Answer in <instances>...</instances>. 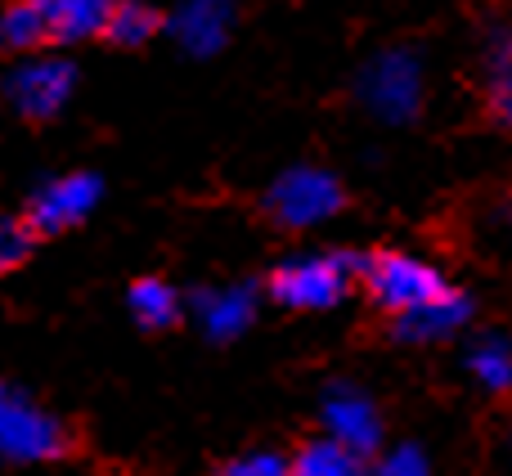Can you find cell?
Masks as SVG:
<instances>
[{"mask_svg":"<svg viewBox=\"0 0 512 476\" xmlns=\"http://www.w3.org/2000/svg\"><path fill=\"white\" fill-rule=\"evenodd\" d=\"M351 203H355L351 189L333 171L292 167L256 198L252 212H256V225H265V230L279 238H292V234H306L315 225H324L328 216H342Z\"/></svg>","mask_w":512,"mask_h":476,"instance_id":"7a4b0ae2","label":"cell"},{"mask_svg":"<svg viewBox=\"0 0 512 476\" xmlns=\"http://www.w3.org/2000/svg\"><path fill=\"white\" fill-rule=\"evenodd\" d=\"M265 297L279 301L283 310H328L355 292L351 283V252H328V256H306V261H283L265 270L261 279Z\"/></svg>","mask_w":512,"mask_h":476,"instance_id":"3957f363","label":"cell"},{"mask_svg":"<svg viewBox=\"0 0 512 476\" xmlns=\"http://www.w3.org/2000/svg\"><path fill=\"white\" fill-rule=\"evenodd\" d=\"M468 86H472V113H477L472 126L512 140V27H495L486 36Z\"/></svg>","mask_w":512,"mask_h":476,"instance_id":"5b68a950","label":"cell"},{"mask_svg":"<svg viewBox=\"0 0 512 476\" xmlns=\"http://www.w3.org/2000/svg\"><path fill=\"white\" fill-rule=\"evenodd\" d=\"M351 283L369 301V328H387L427 306H441L459 292L441 279V270L396 252V247H369V252L351 256Z\"/></svg>","mask_w":512,"mask_h":476,"instance_id":"6da1fadb","label":"cell"},{"mask_svg":"<svg viewBox=\"0 0 512 476\" xmlns=\"http://www.w3.org/2000/svg\"><path fill=\"white\" fill-rule=\"evenodd\" d=\"M167 23L171 18L153 5H108V23H104V36H99V41L135 50V45H149Z\"/></svg>","mask_w":512,"mask_h":476,"instance_id":"7c38bea8","label":"cell"},{"mask_svg":"<svg viewBox=\"0 0 512 476\" xmlns=\"http://www.w3.org/2000/svg\"><path fill=\"white\" fill-rule=\"evenodd\" d=\"M364 86H369V104L387 108V113L418 104V68L405 59V54H387V59H378V68L364 77Z\"/></svg>","mask_w":512,"mask_h":476,"instance_id":"30bf717a","label":"cell"},{"mask_svg":"<svg viewBox=\"0 0 512 476\" xmlns=\"http://www.w3.org/2000/svg\"><path fill=\"white\" fill-rule=\"evenodd\" d=\"M77 450V436L63 418L36 409L23 391L0 387V459L14 463H45L68 459Z\"/></svg>","mask_w":512,"mask_h":476,"instance_id":"277c9868","label":"cell"},{"mask_svg":"<svg viewBox=\"0 0 512 476\" xmlns=\"http://www.w3.org/2000/svg\"><path fill=\"white\" fill-rule=\"evenodd\" d=\"M32 247H36V238L32 230L23 225V216H0V274H9V270H18V265L32 256Z\"/></svg>","mask_w":512,"mask_h":476,"instance_id":"5bb4252c","label":"cell"},{"mask_svg":"<svg viewBox=\"0 0 512 476\" xmlns=\"http://www.w3.org/2000/svg\"><path fill=\"white\" fill-rule=\"evenodd\" d=\"M283 476H369V463L333 436H301L283 450Z\"/></svg>","mask_w":512,"mask_h":476,"instance_id":"ba28073f","label":"cell"},{"mask_svg":"<svg viewBox=\"0 0 512 476\" xmlns=\"http://www.w3.org/2000/svg\"><path fill=\"white\" fill-rule=\"evenodd\" d=\"M0 45L5 50H41L45 36V0H23V5L0 9Z\"/></svg>","mask_w":512,"mask_h":476,"instance_id":"4fadbf2b","label":"cell"},{"mask_svg":"<svg viewBox=\"0 0 512 476\" xmlns=\"http://www.w3.org/2000/svg\"><path fill=\"white\" fill-rule=\"evenodd\" d=\"M95 203H99V176L77 171V176H63V180H54V185H45L41 194L27 203L23 225L32 230V238H54V234L86 221V212Z\"/></svg>","mask_w":512,"mask_h":476,"instance_id":"52a82bcc","label":"cell"},{"mask_svg":"<svg viewBox=\"0 0 512 476\" xmlns=\"http://www.w3.org/2000/svg\"><path fill=\"white\" fill-rule=\"evenodd\" d=\"M382 476H423V463H418V454L414 450H405L400 459H391L387 463V472Z\"/></svg>","mask_w":512,"mask_h":476,"instance_id":"2e32d148","label":"cell"},{"mask_svg":"<svg viewBox=\"0 0 512 476\" xmlns=\"http://www.w3.org/2000/svg\"><path fill=\"white\" fill-rule=\"evenodd\" d=\"M126 301H131V315H135V324H140L144 333H167V328L180 324V297H176V288H171L167 279H158V274L135 279Z\"/></svg>","mask_w":512,"mask_h":476,"instance_id":"8fae6325","label":"cell"},{"mask_svg":"<svg viewBox=\"0 0 512 476\" xmlns=\"http://www.w3.org/2000/svg\"><path fill=\"white\" fill-rule=\"evenodd\" d=\"M72 81H77V68H72L68 59H32L9 72L5 95L27 122H50V117L68 104Z\"/></svg>","mask_w":512,"mask_h":476,"instance_id":"8992f818","label":"cell"},{"mask_svg":"<svg viewBox=\"0 0 512 476\" xmlns=\"http://www.w3.org/2000/svg\"><path fill=\"white\" fill-rule=\"evenodd\" d=\"M104 23H108L104 0H45V36H50V45L99 41Z\"/></svg>","mask_w":512,"mask_h":476,"instance_id":"9c48e42d","label":"cell"},{"mask_svg":"<svg viewBox=\"0 0 512 476\" xmlns=\"http://www.w3.org/2000/svg\"><path fill=\"white\" fill-rule=\"evenodd\" d=\"M212 476H283V454H270V450L234 454V459L216 463Z\"/></svg>","mask_w":512,"mask_h":476,"instance_id":"9a60e30c","label":"cell"}]
</instances>
